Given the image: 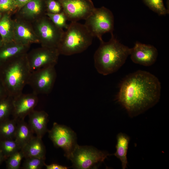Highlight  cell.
I'll return each instance as SVG.
<instances>
[{"label": "cell", "mask_w": 169, "mask_h": 169, "mask_svg": "<svg viewBox=\"0 0 169 169\" xmlns=\"http://www.w3.org/2000/svg\"><path fill=\"white\" fill-rule=\"evenodd\" d=\"M161 83L154 75L139 70L127 75L120 84L117 99L129 116H137L155 105L160 97Z\"/></svg>", "instance_id": "1"}, {"label": "cell", "mask_w": 169, "mask_h": 169, "mask_svg": "<svg viewBox=\"0 0 169 169\" xmlns=\"http://www.w3.org/2000/svg\"><path fill=\"white\" fill-rule=\"evenodd\" d=\"M107 42L102 40L94 56L95 68L98 72L107 75L117 71L130 55L131 48L120 42L113 34Z\"/></svg>", "instance_id": "2"}, {"label": "cell", "mask_w": 169, "mask_h": 169, "mask_svg": "<svg viewBox=\"0 0 169 169\" xmlns=\"http://www.w3.org/2000/svg\"><path fill=\"white\" fill-rule=\"evenodd\" d=\"M27 54L0 64V79L8 95L13 98L22 94L28 84L31 72Z\"/></svg>", "instance_id": "3"}, {"label": "cell", "mask_w": 169, "mask_h": 169, "mask_svg": "<svg viewBox=\"0 0 169 169\" xmlns=\"http://www.w3.org/2000/svg\"><path fill=\"white\" fill-rule=\"evenodd\" d=\"M66 29L57 48L60 54L70 56L80 53L92 44L94 37L84 24L71 22Z\"/></svg>", "instance_id": "4"}, {"label": "cell", "mask_w": 169, "mask_h": 169, "mask_svg": "<svg viewBox=\"0 0 169 169\" xmlns=\"http://www.w3.org/2000/svg\"><path fill=\"white\" fill-rule=\"evenodd\" d=\"M84 25L93 37L100 41L106 33H113L114 18L112 12L104 7L95 8L92 13L85 20Z\"/></svg>", "instance_id": "5"}, {"label": "cell", "mask_w": 169, "mask_h": 169, "mask_svg": "<svg viewBox=\"0 0 169 169\" xmlns=\"http://www.w3.org/2000/svg\"><path fill=\"white\" fill-rule=\"evenodd\" d=\"M41 46L57 48L64 31L56 26L46 15L32 23Z\"/></svg>", "instance_id": "6"}, {"label": "cell", "mask_w": 169, "mask_h": 169, "mask_svg": "<svg viewBox=\"0 0 169 169\" xmlns=\"http://www.w3.org/2000/svg\"><path fill=\"white\" fill-rule=\"evenodd\" d=\"M110 155L92 146L77 145L70 158L73 167L77 169L92 168Z\"/></svg>", "instance_id": "7"}, {"label": "cell", "mask_w": 169, "mask_h": 169, "mask_svg": "<svg viewBox=\"0 0 169 169\" xmlns=\"http://www.w3.org/2000/svg\"><path fill=\"white\" fill-rule=\"evenodd\" d=\"M49 138L56 147L61 148L64 156L69 159L76 146L75 133L69 128L54 122L51 129L49 130Z\"/></svg>", "instance_id": "8"}, {"label": "cell", "mask_w": 169, "mask_h": 169, "mask_svg": "<svg viewBox=\"0 0 169 169\" xmlns=\"http://www.w3.org/2000/svg\"><path fill=\"white\" fill-rule=\"evenodd\" d=\"M55 66H46L31 72L28 84L33 93L38 95L51 92L57 77Z\"/></svg>", "instance_id": "9"}, {"label": "cell", "mask_w": 169, "mask_h": 169, "mask_svg": "<svg viewBox=\"0 0 169 169\" xmlns=\"http://www.w3.org/2000/svg\"><path fill=\"white\" fill-rule=\"evenodd\" d=\"M60 55L57 48L43 46L27 53V58L31 72L46 66H55Z\"/></svg>", "instance_id": "10"}, {"label": "cell", "mask_w": 169, "mask_h": 169, "mask_svg": "<svg viewBox=\"0 0 169 169\" xmlns=\"http://www.w3.org/2000/svg\"><path fill=\"white\" fill-rule=\"evenodd\" d=\"M67 20L71 22L85 20L95 8L91 0H57Z\"/></svg>", "instance_id": "11"}, {"label": "cell", "mask_w": 169, "mask_h": 169, "mask_svg": "<svg viewBox=\"0 0 169 169\" xmlns=\"http://www.w3.org/2000/svg\"><path fill=\"white\" fill-rule=\"evenodd\" d=\"M37 95L23 93L13 98V108L12 115L17 120H24L34 110L38 102Z\"/></svg>", "instance_id": "12"}, {"label": "cell", "mask_w": 169, "mask_h": 169, "mask_svg": "<svg viewBox=\"0 0 169 169\" xmlns=\"http://www.w3.org/2000/svg\"><path fill=\"white\" fill-rule=\"evenodd\" d=\"M131 58L135 63L145 66H149L156 61L158 51L153 45L137 42L131 48Z\"/></svg>", "instance_id": "13"}, {"label": "cell", "mask_w": 169, "mask_h": 169, "mask_svg": "<svg viewBox=\"0 0 169 169\" xmlns=\"http://www.w3.org/2000/svg\"><path fill=\"white\" fill-rule=\"evenodd\" d=\"M14 41L26 45L39 43L32 23L17 18L13 20Z\"/></svg>", "instance_id": "14"}, {"label": "cell", "mask_w": 169, "mask_h": 169, "mask_svg": "<svg viewBox=\"0 0 169 169\" xmlns=\"http://www.w3.org/2000/svg\"><path fill=\"white\" fill-rule=\"evenodd\" d=\"M17 18L32 23L45 15L46 8L43 0H33L25 4L17 11Z\"/></svg>", "instance_id": "15"}, {"label": "cell", "mask_w": 169, "mask_h": 169, "mask_svg": "<svg viewBox=\"0 0 169 169\" xmlns=\"http://www.w3.org/2000/svg\"><path fill=\"white\" fill-rule=\"evenodd\" d=\"M28 125L36 136L42 138L48 132L47 123L48 115L43 110L38 111L33 110L28 115Z\"/></svg>", "instance_id": "16"}, {"label": "cell", "mask_w": 169, "mask_h": 169, "mask_svg": "<svg viewBox=\"0 0 169 169\" xmlns=\"http://www.w3.org/2000/svg\"><path fill=\"white\" fill-rule=\"evenodd\" d=\"M30 47L14 41L3 43L0 48V64L27 53Z\"/></svg>", "instance_id": "17"}, {"label": "cell", "mask_w": 169, "mask_h": 169, "mask_svg": "<svg viewBox=\"0 0 169 169\" xmlns=\"http://www.w3.org/2000/svg\"><path fill=\"white\" fill-rule=\"evenodd\" d=\"M25 158L31 157L45 158L46 150L42 138L33 136L21 149Z\"/></svg>", "instance_id": "18"}, {"label": "cell", "mask_w": 169, "mask_h": 169, "mask_svg": "<svg viewBox=\"0 0 169 169\" xmlns=\"http://www.w3.org/2000/svg\"><path fill=\"white\" fill-rule=\"evenodd\" d=\"M129 141V137L125 134L120 133L117 135L116 151L114 155L121 161L123 169L127 168V155Z\"/></svg>", "instance_id": "19"}, {"label": "cell", "mask_w": 169, "mask_h": 169, "mask_svg": "<svg viewBox=\"0 0 169 169\" xmlns=\"http://www.w3.org/2000/svg\"><path fill=\"white\" fill-rule=\"evenodd\" d=\"M0 36L3 43L14 41L13 21L9 14L5 13L0 19Z\"/></svg>", "instance_id": "20"}, {"label": "cell", "mask_w": 169, "mask_h": 169, "mask_svg": "<svg viewBox=\"0 0 169 169\" xmlns=\"http://www.w3.org/2000/svg\"><path fill=\"white\" fill-rule=\"evenodd\" d=\"M33 131L24 120H18L14 140L22 149L34 136Z\"/></svg>", "instance_id": "21"}, {"label": "cell", "mask_w": 169, "mask_h": 169, "mask_svg": "<svg viewBox=\"0 0 169 169\" xmlns=\"http://www.w3.org/2000/svg\"><path fill=\"white\" fill-rule=\"evenodd\" d=\"M18 122L9 118L0 122V140L14 139Z\"/></svg>", "instance_id": "22"}, {"label": "cell", "mask_w": 169, "mask_h": 169, "mask_svg": "<svg viewBox=\"0 0 169 169\" xmlns=\"http://www.w3.org/2000/svg\"><path fill=\"white\" fill-rule=\"evenodd\" d=\"M21 149L14 139L0 140V151L5 160L11 155Z\"/></svg>", "instance_id": "23"}, {"label": "cell", "mask_w": 169, "mask_h": 169, "mask_svg": "<svg viewBox=\"0 0 169 169\" xmlns=\"http://www.w3.org/2000/svg\"><path fill=\"white\" fill-rule=\"evenodd\" d=\"M13 98L8 96L0 100V122L9 118L13 108Z\"/></svg>", "instance_id": "24"}, {"label": "cell", "mask_w": 169, "mask_h": 169, "mask_svg": "<svg viewBox=\"0 0 169 169\" xmlns=\"http://www.w3.org/2000/svg\"><path fill=\"white\" fill-rule=\"evenodd\" d=\"M144 3L151 10L159 15H165L169 14L163 0H142Z\"/></svg>", "instance_id": "25"}, {"label": "cell", "mask_w": 169, "mask_h": 169, "mask_svg": "<svg viewBox=\"0 0 169 169\" xmlns=\"http://www.w3.org/2000/svg\"><path fill=\"white\" fill-rule=\"evenodd\" d=\"M24 158L21 149L8 157L6 160V167L8 169H18L23 159Z\"/></svg>", "instance_id": "26"}, {"label": "cell", "mask_w": 169, "mask_h": 169, "mask_svg": "<svg viewBox=\"0 0 169 169\" xmlns=\"http://www.w3.org/2000/svg\"><path fill=\"white\" fill-rule=\"evenodd\" d=\"M45 15L58 27L63 29L68 28L69 24L67 23V18L63 11L56 13H46Z\"/></svg>", "instance_id": "27"}, {"label": "cell", "mask_w": 169, "mask_h": 169, "mask_svg": "<svg viewBox=\"0 0 169 169\" xmlns=\"http://www.w3.org/2000/svg\"><path fill=\"white\" fill-rule=\"evenodd\" d=\"M25 159L22 166L24 169H40L45 164L44 158L31 157Z\"/></svg>", "instance_id": "28"}, {"label": "cell", "mask_w": 169, "mask_h": 169, "mask_svg": "<svg viewBox=\"0 0 169 169\" xmlns=\"http://www.w3.org/2000/svg\"><path fill=\"white\" fill-rule=\"evenodd\" d=\"M45 3L46 13H56L62 11L60 4L57 0H46Z\"/></svg>", "instance_id": "29"}, {"label": "cell", "mask_w": 169, "mask_h": 169, "mask_svg": "<svg viewBox=\"0 0 169 169\" xmlns=\"http://www.w3.org/2000/svg\"><path fill=\"white\" fill-rule=\"evenodd\" d=\"M17 9L13 0H0V11L9 14Z\"/></svg>", "instance_id": "30"}, {"label": "cell", "mask_w": 169, "mask_h": 169, "mask_svg": "<svg viewBox=\"0 0 169 169\" xmlns=\"http://www.w3.org/2000/svg\"><path fill=\"white\" fill-rule=\"evenodd\" d=\"M47 169H67L69 167L57 164L52 163L50 165H45Z\"/></svg>", "instance_id": "31"}, {"label": "cell", "mask_w": 169, "mask_h": 169, "mask_svg": "<svg viewBox=\"0 0 169 169\" xmlns=\"http://www.w3.org/2000/svg\"><path fill=\"white\" fill-rule=\"evenodd\" d=\"M8 96L7 91L0 79V100Z\"/></svg>", "instance_id": "32"}, {"label": "cell", "mask_w": 169, "mask_h": 169, "mask_svg": "<svg viewBox=\"0 0 169 169\" xmlns=\"http://www.w3.org/2000/svg\"><path fill=\"white\" fill-rule=\"evenodd\" d=\"M32 0H13L15 6L18 9Z\"/></svg>", "instance_id": "33"}, {"label": "cell", "mask_w": 169, "mask_h": 169, "mask_svg": "<svg viewBox=\"0 0 169 169\" xmlns=\"http://www.w3.org/2000/svg\"><path fill=\"white\" fill-rule=\"evenodd\" d=\"M4 160H5V159L0 151V165Z\"/></svg>", "instance_id": "34"}, {"label": "cell", "mask_w": 169, "mask_h": 169, "mask_svg": "<svg viewBox=\"0 0 169 169\" xmlns=\"http://www.w3.org/2000/svg\"><path fill=\"white\" fill-rule=\"evenodd\" d=\"M3 42L2 39V38H1V37L0 36V48L1 47V46L3 45Z\"/></svg>", "instance_id": "35"}, {"label": "cell", "mask_w": 169, "mask_h": 169, "mask_svg": "<svg viewBox=\"0 0 169 169\" xmlns=\"http://www.w3.org/2000/svg\"><path fill=\"white\" fill-rule=\"evenodd\" d=\"M1 13H0V18H1Z\"/></svg>", "instance_id": "36"}]
</instances>
